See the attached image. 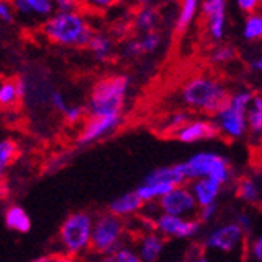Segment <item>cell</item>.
<instances>
[{
    "mask_svg": "<svg viewBox=\"0 0 262 262\" xmlns=\"http://www.w3.org/2000/svg\"><path fill=\"white\" fill-rule=\"evenodd\" d=\"M16 17L29 26H38L49 19L55 11V0H11Z\"/></svg>",
    "mask_w": 262,
    "mask_h": 262,
    "instance_id": "11",
    "label": "cell"
},
{
    "mask_svg": "<svg viewBox=\"0 0 262 262\" xmlns=\"http://www.w3.org/2000/svg\"><path fill=\"white\" fill-rule=\"evenodd\" d=\"M244 36L248 41L262 39V14L260 13L248 14L244 24Z\"/></svg>",
    "mask_w": 262,
    "mask_h": 262,
    "instance_id": "28",
    "label": "cell"
},
{
    "mask_svg": "<svg viewBox=\"0 0 262 262\" xmlns=\"http://www.w3.org/2000/svg\"><path fill=\"white\" fill-rule=\"evenodd\" d=\"M49 101H51V105H52V108H54V110H57V112H60V113H63V112H64V108L69 105V104L66 102L64 96H63L61 93H58V91H54V93H51V98H49Z\"/></svg>",
    "mask_w": 262,
    "mask_h": 262,
    "instance_id": "37",
    "label": "cell"
},
{
    "mask_svg": "<svg viewBox=\"0 0 262 262\" xmlns=\"http://www.w3.org/2000/svg\"><path fill=\"white\" fill-rule=\"evenodd\" d=\"M253 68H254L256 71H259V73H262V57H259V58H256V60L253 61Z\"/></svg>",
    "mask_w": 262,
    "mask_h": 262,
    "instance_id": "44",
    "label": "cell"
},
{
    "mask_svg": "<svg viewBox=\"0 0 262 262\" xmlns=\"http://www.w3.org/2000/svg\"><path fill=\"white\" fill-rule=\"evenodd\" d=\"M19 156V145L13 138H0V184Z\"/></svg>",
    "mask_w": 262,
    "mask_h": 262,
    "instance_id": "23",
    "label": "cell"
},
{
    "mask_svg": "<svg viewBox=\"0 0 262 262\" xmlns=\"http://www.w3.org/2000/svg\"><path fill=\"white\" fill-rule=\"evenodd\" d=\"M234 57H235V52H234L232 47H229V46H220V47H217V49L212 52V57L210 58H212L213 63H228Z\"/></svg>",
    "mask_w": 262,
    "mask_h": 262,
    "instance_id": "35",
    "label": "cell"
},
{
    "mask_svg": "<svg viewBox=\"0 0 262 262\" xmlns=\"http://www.w3.org/2000/svg\"><path fill=\"white\" fill-rule=\"evenodd\" d=\"M219 135V129L215 123L207 118H190V120L174 134V137L181 143H198L204 140L215 138Z\"/></svg>",
    "mask_w": 262,
    "mask_h": 262,
    "instance_id": "13",
    "label": "cell"
},
{
    "mask_svg": "<svg viewBox=\"0 0 262 262\" xmlns=\"http://www.w3.org/2000/svg\"><path fill=\"white\" fill-rule=\"evenodd\" d=\"M203 0H181V7H179V14L176 19V30L184 32L187 30L192 22L195 20L200 8H201Z\"/></svg>",
    "mask_w": 262,
    "mask_h": 262,
    "instance_id": "26",
    "label": "cell"
},
{
    "mask_svg": "<svg viewBox=\"0 0 262 262\" xmlns=\"http://www.w3.org/2000/svg\"><path fill=\"white\" fill-rule=\"evenodd\" d=\"M49 262H80V260L77 257H71V256H66V254L60 253V254L49 256Z\"/></svg>",
    "mask_w": 262,
    "mask_h": 262,
    "instance_id": "43",
    "label": "cell"
},
{
    "mask_svg": "<svg viewBox=\"0 0 262 262\" xmlns=\"http://www.w3.org/2000/svg\"><path fill=\"white\" fill-rule=\"evenodd\" d=\"M86 47L98 61H107L113 55V41L105 33L94 32Z\"/></svg>",
    "mask_w": 262,
    "mask_h": 262,
    "instance_id": "25",
    "label": "cell"
},
{
    "mask_svg": "<svg viewBox=\"0 0 262 262\" xmlns=\"http://www.w3.org/2000/svg\"><path fill=\"white\" fill-rule=\"evenodd\" d=\"M126 225L124 220L113 215L112 212H102L94 217L91 229L90 253L105 254L124 244Z\"/></svg>",
    "mask_w": 262,
    "mask_h": 262,
    "instance_id": "6",
    "label": "cell"
},
{
    "mask_svg": "<svg viewBox=\"0 0 262 262\" xmlns=\"http://www.w3.org/2000/svg\"><path fill=\"white\" fill-rule=\"evenodd\" d=\"M245 232L241 229L237 223H228L222 225L219 228H213L207 235H206V247L210 250H217L222 253H234L237 248L241 247L244 241Z\"/></svg>",
    "mask_w": 262,
    "mask_h": 262,
    "instance_id": "12",
    "label": "cell"
},
{
    "mask_svg": "<svg viewBox=\"0 0 262 262\" xmlns=\"http://www.w3.org/2000/svg\"><path fill=\"white\" fill-rule=\"evenodd\" d=\"M217 215V204H210V206H204V207H198L196 212V220L200 223H209L215 219Z\"/></svg>",
    "mask_w": 262,
    "mask_h": 262,
    "instance_id": "36",
    "label": "cell"
},
{
    "mask_svg": "<svg viewBox=\"0 0 262 262\" xmlns=\"http://www.w3.org/2000/svg\"><path fill=\"white\" fill-rule=\"evenodd\" d=\"M134 2L143 7V5H148V4H151V2H152V0H134Z\"/></svg>",
    "mask_w": 262,
    "mask_h": 262,
    "instance_id": "46",
    "label": "cell"
},
{
    "mask_svg": "<svg viewBox=\"0 0 262 262\" xmlns=\"http://www.w3.org/2000/svg\"><path fill=\"white\" fill-rule=\"evenodd\" d=\"M190 120V115L184 110H178V112H173L168 118H166V121L163 124V129L166 134H176L187 121Z\"/></svg>",
    "mask_w": 262,
    "mask_h": 262,
    "instance_id": "32",
    "label": "cell"
},
{
    "mask_svg": "<svg viewBox=\"0 0 262 262\" xmlns=\"http://www.w3.org/2000/svg\"><path fill=\"white\" fill-rule=\"evenodd\" d=\"M4 223L10 231L19 234H27L32 229V219L29 215V212L17 204H11L5 209Z\"/></svg>",
    "mask_w": 262,
    "mask_h": 262,
    "instance_id": "19",
    "label": "cell"
},
{
    "mask_svg": "<svg viewBox=\"0 0 262 262\" xmlns=\"http://www.w3.org/2000/svg\"><path fill=\"white\" fill-rule=\"evenodd\" d=\"M182 163L188 181H193L198 178H209L217 181L220 185H225L231 181L232 176V170L228 159L217 152H196Z\"/></svg>",
    "mask_w": 262,
    "mask_h": 262,
    "instance_id": "7",
    "label": "cell"
},
{
    "mask_svg": "<svg viewBox=\"0 0 262 262\" xmlns=\"http://www.w3.org/2000/svg\"><path fill=\"white\" fill-rule=\"evenodd\" d=\"M157 207L162 213L176 217H193L198 212V204L187 185L171 188L157 201Z\"/></svg>",
    "mask_w": 262,
    "mask_h": 262,
    "instance_id": "9",
    "label": "cell"
},
{
    "mask_svg": "<svg viewBox=\"0 0 262 262\" xmlns=\"http://www.w3.org/2000/svg\"><path fill=\"white\" fill-rule=\"evenodd\" d=\"M159 22H160L159 11L149 5L140 7L137 13L134 14V27L141 33L154 32L159 26Z\"/></svg>",
    "mask_w": 262,
    "mask_h": 262,
    "instance_id": "22",
    "label": "cell"
},
{
    "mask_svg": "<svg viewBox=\"0 0 262 262\" xmlns=\"http://www.w3.org/2000/svg\"><path fill=\"white\" fill-rule=\"evenodd\" d=\"M26 96V83L22 80H0V108H13Z\"/></svg>",
    "mask_w": 262,
    "mask_h": 262,
    "instance_id": "20",
    "label": "cell"
},
{
    "mask_svg": "<svg viewBox=\"0 0 262 262\" xmlns=\"http://www.w3.org/2000/svg\"><path fill=\"white\" fill-rule=\"evenodd\" d=\"M163 250H165V237H162L156 231L143 234L135 247V251L143 262H157Z\"/></svg>",
    "mask_w": 262,
    "mask_h": 262,
    "instance_id": "17",
    "label": "cell"
},
{
    "mask_svg": "<svg viewBox=\"0 0 262 262\" xmlns=\"http://www.w3.org/2000/svg\"><path fill=\"white\" fill-rule=\"evenodd\" d=\"M137 39H138V44H140L141 55L152 54L162 46V36L156 30L154 32H148V33H141Z\"/></svg>",
    "mask_w": 262,
    "mask_h": 262,
    "instance_id": "30",
    "label": "cell"
},
{
    "mask_svg": "<svg viewBox=\"0 0 262 262\" xmlns=\"http://www.w3.org/2000/svg\"><path fill=\"white\" fill-rule=\"evenodd\" d=\"M254 94L248 90H241L229 96L223 108L213 115L219 134L228 138H242L247 132V110Z\"/></svg>",
    "mask_w": 262,
    "mask_h": 262,
    "instance_id": "5",
    "label": "cell"
},
{
    "mask_svg": "<svg viewBox=\"0 0 262 262\" xmlns=\"http://www.w3.org/2000/svg\"><path fill=\"white\" fill-rule=\"evenodd\" d=\"M174 262H187V260H184V259H182V260H174Z\"/></svg>",
    "mask_w": 262,
    "mask_h": 262,
    "instance_id": "48",
    "label": "cell"
},
{
    "mask_svg": "<svg viewBox=\"0 0 262 262\" xmlns=\"http://www.w3.org/2000/svg\"><path fill=\"white\" fill-rule=\"evenodd\" d=\"M61 115L68 124H80L86 118V108L83 105H68Z\"/></svg>",
    "mask_w": 262,
    "mask_h": 262,
    "instance_id": "33",
    "label": "cell"
},
{
    "mask_svg": "<svg viewBox=\"0 0 262 262\" xmlns=\"http://www.w3.org/2000/svg\"><path fill=\"white\" fill-rule=\"evenodd\" d=\"M130 80L123 74H112L99 79L91 86L86 101V116L123 115Z\"/></svg>",
    "mask_w": 262,
    "mask_h": 262,
    "instance_id": "2",
    "label": "cell"
},
{
    "mask_svg": "<svg viewBox=\"0 0 262 262\" xmlns=\"http://www.w3.org/2000/svg\"><path fill=\"white\" fill-rule=\"evenodd\" d=\"M251 254L256 262H262V235H259L251 244Z\"/></svg>",
    "mask_w": 262,
    "mask_h": 262,
    "instance_id": "41",
    "label": "cell"
},
{
    "mask_svg": "<svg viewBox=\"0 0 262 262\" xmlns=\"http://www.w3.org/2000/svg\"><path fill=\"white\" fill-rule=\"evenodd\" d=\"M123 54L129 58H137L141 55V51H140V44H138V39L134 38L130 41H127V44L124 46V51Z\"/></svg>",
    "mask_w": 262,
    "mask_h": 262,
    "instance_id": "38",
    "label": "cell"
},
{
    "mask_svg": "<svg viewBox=\"0 0 262 262\" xmlns=\"http://www.w3.org/2000/svg\"><path fill=\"white\" fill-rule=\"evenodd\" d=\"M16 13L11 0H0V24H13Z\"/></svg>",
    "mask_w": 262,
    "mask_h": 262,
    "instance_id": "34",
    "label": "cell"
},
{
    "mask_svg": "<svg viewBox=\"0 0 262 262\" xmlns=\"http://www.w3.org/2000/svg\"><path fill=\"white\" fill-rule=\"evenodd\" d=\"M146 182H160V184H168L173 187L178 185H185L188 182L184 163H174V165H168V166H159V168H154L152 171H149L145 179Z\"/></svg>",
    "mask_w": 262,
    "mask_h": 262,
    "instance_id": "16",
    "label": "cell"
},
{
    "mask_svg": "<svg viewBox=\"0 0 262 262\" xmlns=\"http://www.w3.org/2000/svg\"><path fill=\"white\" fill-rule=\"evenodd\" d=\"M120 0H77V5L82 11L90 13H104L113 8Z\"/></svg>",
    "mask_w": 262,
    "mask_h": 262,
    "instance_id": "31",
    "label": "cell"
},
{
    "mask_svg": "<svg viewBox=\"0 0 262 262\" xmlns=\"http://www.w3.org/2000/svg\"><path fill=\"white\" fill-rule=\"evenodd\" d=\"M86 262H143L140 256L137 254L135 248L132 245H127L126 242L118 247L116 250L105 253V254H85Z\"/></svg>",
    "mask_w": 262,
    "mask_h": 262,
    "instance_id": "21",
    "label": "cell"
},
{
    "mask_svg": "<svg viewBox=\"0 0 262 262\" xmlns=\"http://www.w3.org/2000/svg\"><path fill=\"white\" fill-rule=\"evenodd\" d=\"M171 188H174L173 185L168 184H160V182H146L143 181L137 188H135V193L138 195V198L145 203H157L165 193H168Z\"/></svg>",
    "mask_w": 262,
    "mask_h": 262,
    "instance_id": "24",
    "label": "cell"
},
{
    "mask_svg": "<svg viewBox=\"0 0 262 262\" xmlns=\"http://www.w3.org/2000/svg\"><path fill=\"white\" fill-rule=\"evenodd\" d=\"M152 226L156 232L168 239H190L201 229V223L193 217H176L162 212L154 217Z\"/></svg>",
    "mask_w": 262,
    "mask_h": 262,
    "instance_id": "8",
    "label": "cell"
},
{
    "mask_svg": "<svg viewBox=\"0 0 262 262\" xmlns=\"http://www.w3.org/2000/svg\"><path fill=\"white\" fill-rule=\"evenodd\" d=\"M235 223L241 226V229H242L244 232H250V229H251V226H253L251 217L248 215V213H239V215H237Z\"/></svg>",
    "mask_w": 262,
    "mask_h": 262,
    "instance_id": "40",
    "label": "cell"
},
{
    "mask_svg": "<svg viewBox=\"0 0 262 262\" xmlns=\"http://www.w3.org/2000/svg\"><path fill=\"white\" fill-rule=\"evenodd\" d=\"M30 262H49V256H39V257H36V259H33Z\"/></svg>",
    "mask_w": 262,
    "mask_h": 262,
    "instance_id": "45",
    "label": "cell"
},
{
    "mask_svg": "<svg viewBox=\"0 0 262 262\" xmlns=\"http://www.w3.org/2000/svg\"><path fill=\"white\" fill-rule=\"evenodd\" d=\"M201 11L210 38L220 41L226 29V0H203Z\"/></svg>",
    "mask_w": 262,
    "mask_h": 262,
    "instance_id": "14",
    "label": "cell"
},
{
    "mask_svg": "<svg viewBox=\"0 0 262 262\" xmlns=\"http://www.w3.org/2000/svg\"><path fill=\"white\" fill-rule=\"evenodd\" d=\"M41 29L46 39L61 47H86L94 35L91 20L80 8L69 11L57 10Z\"/></svg>",
    "mask_w": 262,
    "mask_h": 262,
    "instance_id": "1",
    "label": "cell"
},
{
    "mask_svg": "<svg viewBox=\"0 0 262 262\" xmlns=\"http://www.w3.org/2000/svg\"><path fill=\"white\" fill-rule=\"evenodd\" d=\"M262 0H237V5H239V8L247 13V14H251L257 10V7L260 5Z\"/></svg>",
    "mask_w": 262,
    "mask_h": 262,
    "instance_id": "39",
    "label": "cell"
},
{
    "mask_svg": "<svg viewBox=\"0 0 262 262\" xmlns=\"http://www.w3.org/2000/svg\"><path fill=\"white\" fill-rule=\"evenodd\" d=\"M247 127L256 134H262V98L253 96L251 104L247 110Z\"/></svg>",
    "mask_w": 262,
    "mask_h": 262,
    "instance_id": "27",
    "label": "cell"
},
{
    "mask_svg": "<svg viewBox=\"0 0 262 262\" xmlns=\"http://www.w3.org/2000/svg\"><path fill=\"white\" fill-rule=\"evenodd\" d=\"M231 94L226 86L213 77L195 76L188 79L181 88L182 104L204 115H215L220 108L226 105Z\"/></svg>",
    "mask_w": 262,
    "mask_h": 262,
    "instance_id": "3",
    "label": "cell"
},
{
    "mask_svg": "<svg viewBox=\"0 0 262 262\" xmlns=\"http://www.w3.org/2000/svg\"><path fill=\"white\" fill-rule=\"evenodd\" d=\"M57 10L60 11H69V10H76L79 8L77 0H55Z\"/></svg>",
    "mask_w": 262,
    "mask_h": 262,
    "instance_id": "42",
    "label": "cell"
},
{
    "mask_svg": "<svg viewBox=\"0 0 262 262\" xmlns=\"http://www.w3.org/2000/svg\"><path fill=\"white\" fill-rule=\"evenodd\" d=\"M222 187L217 181L209 179V178H198L190 181V192H192L198 207L210 206V204H217L219 195L222 192Z\"/></svg>",
    "mask_w": 262,
    "mask_h": 262,
    "instance_id": "15",
    "label": "cell"
},
{
    "mask_svg": "<svg viewBox=\"0 0 262 262\" xmlns=\"http://www.w3.org/2000/svg\"><path fill=\"white\" fill-rule=\"evenodd\" d=\"M143 207H145V203L138 198V195L134 190V192H126L120 196H116L115 200H112L108 204V212H112L113 215L124 220L126 217H132L140 213Z\"/></svg>",
    "mask_w": 262,
    "mask_h": 262,
    "instance_id": "18",
    "label": "cell"
},
{
    "mask_svg": "<svg viewBox=\"0 0 262 262\" xmlns=\"http://www.w3.org/2000/svg\"><path fill=\"white\" fill-rule=\"evenodd\" d=\"M237 195L247 203H256L259 200V187L251 178H242L237 182Z\"/></svg>",
    "mask_w": 262,
    "mask_h": 262,
    "instance_id": "29",
    "label": "cell"
},
{
    "mask_svg": "<svg viewBox=\"0 0 262 262\" xmlns=\"http://www.w3.org/2000/svg\"><path fill=\"white\" fill-rule=\"evenodd\" d=\"M196 262H210L206 256H200L198 259H196Z\"/></svg>",
    "mask_w": 262,
    "mask_h": 262,
    "instance_id": "47",
    "label": "cell"
},
{
    "mask_svg": "<svg viewBox=\"0 0 262 262\" xmlns=\"http://www.w3.org/2000/svg\"><path fill=\"white\" fill-rule=\"evenodd\" d=\"M123 115L112 116H86L77 135V143L82 146L96 143L108 135H112L121 126Z\"/></svg>",
    "mask_w": 262,
    "mask_h": 262,
    "instance_id": "10",
    "label": "cell"
},
{
    "mask_svg": "<svg viewBox=\"0 0 262 262\" xmlns=\"http://www.w3.org/2000/svg\"><path fill=\"white\" fill-rule=\"evenodd\" d=\"M94 217L86 210L69 213L58 231L61 253L71 257H80L90 253L91 229Z\"/></svg>",
    "mask_w": 262,
    "mask_h": 262,
    "instance_id": "4",
    "label": "cell"
}]
</instances>
